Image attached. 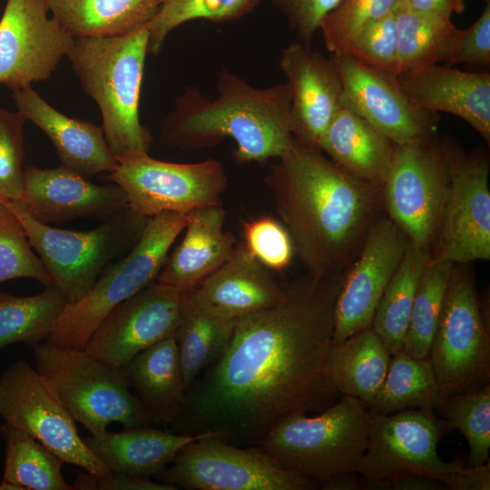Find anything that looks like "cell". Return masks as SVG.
Listing matches in <instances>:
<instances>
[{
	"instance_id": "obj_2",
	"label": "cell",
	"mask_w": 490,
	"mask_h": 490,
	"mask_svg": "<svg viewBox=\"0 0 490 490\" xmlns=\"http://www.w3.org/2000/svg\"><path fill=\"white\" fill-rule=\"evenodd\" d=\"M264 181L295 255L313 276L347 270L385 213L382 188L349 174L318 148L294 137Z\"/></svg>"
},
{
	"instance_id": "obj_33",
	"label": "cell",
	"mask_w": 490,
	"mask_h": 490,
	"mask_svg": "<svg viewBox=\"0 0 490 490\" xmlns=\"http://www.w3.org/2000/svg\"><path fill=\"white\" fill-rule=\"evenodd\" d=\"M442 399L429 357L414 358L402 348L392 355L384 383L368 409L379 414L411 408L436 411Z\"/></svg>"
},
{
	"instance_id": "obj_6",
	"label": "cell",
	"mask_w": 490,
	"mask_h": 490,
	"mask_svg": "<svg viewBox=\"0 0 490 490\" xmlns=\"http://www.w3.org/2000/svg\"><path fill=\"white\" fill-rule=\"evenodd\" d=\"M5 203L20 220L52 284L68 303L82 299L101 274L133 247L149 219L128 206L100 226L79 231L35 220L20 201Z\"/></svg>"
},
{
	"instance_id": "obj_18",
	"label": "cell",
	"mask_w": 490,
	"mask_h": 490,
	"mask_svg": "<svg viewBox=\"0 0 490 490\" xmlns=\"http://www.w3.org/2000/svg\"><path fill=\"white\" fill-rule=\"evenodd\" d=\"M407 242L402 230L385 213L374 223L338 290L332 341L372 327L379 300Z\"/></svg>"
},
{
	"instance_id": "obj_9",
	"label": "cell",
	"mask_w": 490,
	"mask_h": 490,
	"mask_svg": "<svg viewBox=\"0 0 490 490\" xmlns=\"http://www.w3.org/2000/svg\"><path fill=\"white\" fill-rule=\"evenodd\" d=\"M436 411L411 408L391 414L370 412L367 449L358 465L361 486L386 490L396 477L421 474L459 490L466 466L444 461L437 453L440 439L451 428Z\"/></svg>"
},
{
	"instance_id": "obj_23",
	"label": "cell",
	"mask_w": 490,
	"mask_h": 490,
	"mask_svg": "<svg viewBox=\"0 0 490 490\" xmlns=\"http://www.w3.org/2000/svg\"><path fill=\"white\" fill-rule=\"evenodd\" d=\"M16 109L51 140L62 165L86 178L112 172L117 159L102 127L57 111L28 85L12 91Z\"/></svg>"
},
{
	"instance_id": "obj_42",
	"label": "cell",
	"mask_w": 490,
	"mask_h": 490,
	"mask_svg": "<svg viewBox=\"0 0 490 490\" xmlns=\"http://www.w3.org/2000/svg\"><path fill=\"white\" fill-rule=\"evenodd\" d=\"M242 243L270 271H282L295 255L290 236L280 222L270 215H260L241 221Z\"/></svg>"
},
{
	"instance_id": "obj_31",
	"label": "cell",
	"mask_w": 490,
	"mask_h": 490,
	"mask_svg": "<svg viewBox=\"0 0 490 490\" xmlns=\"http://www.w3.org/2000/svg\"><path fill=\"white\" fill-rule=\"evenodd\" d=\"M236 321L199 301L192 294L174 334L186 390L224 353Z\"/></svg>"
},
{
	"instance_id": "obj_5",
	"label": "cell",
	"mask_w": 490,
	"mask_h": 490,
	"mask_svg": "<svg viewBox=\"0 0 490 490\" xmlns=\"http://www.w3.org/2000/svg\"><path fill=\"white\" fill-rule=\"evenodd\" d=\"M370 412L358 398L341 396L314 416L299 413L278 423L257 446L279 467L318 485L357 472L367 449Z\"/></svg>"
},
{
	"instance_id": "obj_25",
	"label": "cell",
	"mask_w": 490,
	"mask_h": 490,
	"mask_svg": "<svg viewBox=\"0 0 490 490\" xmlns=\"http://www.w3.org/2000/svg\"><path fill=\"white\" fill-rule=\"evenodd\" d=\"M193 296L238 319L278 304L284 296V287L241 241L230 257L195 288Z\"/></svg>"
},
{
	"instance_id": "obj_32",
	"label": "cell",
	"mask_w": 490,
	"mask_h": 490,
	"mask_svg": "<svg viewBox=\"0 0 490 490\" xmlns=\"http://www.w3.org/2000/svg\"><path fill=\"white\" fill-rule=\"evenodd\" d=\"M431 257L429 249L407 242L379 300L372 328L391 355L403 348L417 286Z\"/></svg>"
},
{
	"instance_id": "obj_7",
	"label": "cell",
	"mask_w": 490,
	"mask_h": 490,
	"mask_svg": "<svg viewBox=\"0 0 490 490\" xmlns=\"http://www.w3.org/2000/svg\"><path fill=\"white\" fill-rule=\"evenodd\" d=\"M187 223V213L166 211L148 219L133 247L111 264L79 300L67 303L45 340L84 349L103 319L119 304L155 281L169 251Z\"/></svg>"
},
{
	"instance_id": "obj_11",
	"label": "cell",
	"mask_w": 490,
	"mask_h": 490,
	"mask_svg": "<svg viewBox=\"0 0 490 490\" xmlns=\"http://www.w3.org/2000/svg\"><path fill=\"white\" fill-rule=\"evenodd\" d=\"M449 186L446 141L436 134L396 144L382 186L385 214L408 242L432 252Z\"/></svg>"
},
{
	"instance_id": "obj_34",
	"label": "cell",
	"mask_w": 490,
	"mask_h": 490,
	"mask_svg": "<svg viewBox=\"0 0 490 490\" xmlns=\"http://www.w3.org/2000/svg\"><path fill=\"white\" fill-rule=\"evenodd\" d=\"M398 74L437 64L454 52L461 29L451 19L412 11L396 10Z\"/></svg>"
},
{
	"instance_id": "obj_1",
	"label": "cell",
	"mask_w": 490,
	"mask_h": 490,
	"mask_svg": "<svg viewBox=\"0 0 490 490\" xmlns=\"http://www.w3.org/2000/svg\"><path fill=\"white\" fill-rule=\"evenodd\" d=\"M346 271L306 273L283 284L278 304L238 318L224 353L186 390L170 431L257 446L287 416L333 405L339 394L328 355Z\"/></svg>"
},
{
	"instance_id": "obj_19",
	"label": "cell",
	"mask_w": 490,
	"mask_h": 490,
	"mask_svg": "<svg viewBox=\"0 0 490 490\" xmlns=\"http://www.w3.org/2000/svg\"><path fill=\"white\" fill-rule=\"evenodd\" d=\"M341 84L342 101L396 144L435 133L437 113L415 106L397 75L372 68L348 54H331Z\"/></svg>"
},
{
	"instance_id": "obj_20",
	"label": "cell",
	"mask_w": 490,
	"mask_h": 490,
	"mask_svg": "<svg viewBox=\"0 0 490 490\" xmlns=\"http://www.w3.org/2000/svg\"><path fill=\"white\" fill-rule=\"evenodd\" d=\"M279 68L290 93L292 135L317 147L342 103V84L337 65L329 56L302 42L289 44Z\"/></svg>"
},
{
	"instance_id": "obj_27",
	"label": "cell",
	"mask_w": 490,
	"mask_h": 490,
	"mask_svg": "<svg viewBox=\"0 0 490 490\" xmlns=\"http://www.w3.org/2000/svg\"><path fill=\"white\" fill-rule=\"evenodd\" d=\"M396 143L343 101L318 148L349 174L382 188Z\"/></svg>"
},
{
	"instance_id": "obj_4",
	"label": "cell",
	"mask_w": 490,
	"mask_h": 490,
	"mask_svg": "<svg viewBox=\"0 0 490 490\" xmlns=\"http://www.w3.org/2000/svg\"><path fill=\"white\" fill-rule=\"evenodd\" d=\"M148 43L145 25L122 35L74 38L67 54L83 92L100 109L103 134L116 159L148 152L152 142L139 117Z\"/></svg>"
},
{
	"instance_id": "obj_24",
	"label": "cell",
	"mask_w": 490,
	"mask_h": 490,
	"mask_svg": "<svg viewBox=\"0 0 490 490\" xmlns=\"http://www.w3.org/2000/svg\"><path fill=\"white\" fill-rule=\"evenodd\" d=\"M226 213L221 204L187 213L184 236L168 254L154 282L191 290L232 254L235 237L224 230Z\"/></svg>"
},
{
	"instance_id": "obj_21",
	"label": "cell",
	"mask_w": 490,
	"mask_h": 490,
	"mask_svg": "<svg viewBox=\"0 0 490 490\" xmlns=\"http://www.w3.org/2000/svg\"><path fill=\"white\" fill-rule=\"evenodd\" d=\"M20 202L35 220L50 225L85 217H109L128 207L126 195L118 185L93 183L64 165L24 167Z\"/></svg>"
},
{
	"instance_id": "obj_37",
	"label": "cell",
	"mask_w": 490,
	"mask_h": 490,
	"mask_svg": "<svg viewBox=\"0 0 490 490\" xmlns=\"http://www.w3.org/2000/svg\"><path fill=\"white\" fill-rule=\"evenodd\" d=\"M454 264L431 257L416 292L403 349L414 358L429 355Z\"/></svg>"
},
{
	"instance_id": "obj_39",
	"label": "cell",
	"mask_w": 490,
	"mask_h": 490,
	"mask_svg": "<svg viewBox=\"0 0 490 490\" xmlns=\"http://www.w3.org/2000/svg\"><path fill=\"white\" fill-rule=\"evenodd\" d=\"M451 428L458 429L469 447V466L489 461L490 384L475 391L444 397L436 410Z\"/></svg>"
},
{
	"instance_id": "obj_29",
	"label": "cell",
	"mask_w": 490,
	"mask_h": 490,
	"mask_svg": "<svg viewBox=\"0 0 490 490\" xmlns=\"http://www.w3.org/2000/svg\"><path fill=\"white\" fill-rule=\"evenodd\" d=\"M392 355L372 327L332 341L328 370L339 396L359 399L368 408L386 378Z\"/></svg>"
},
{
	"instance_id": "obj_44",
	"label": "cell",
	"mask_w": 490,
	"mask_h": 490,
	"mask_svg": "<svg viewBox=\"0 0 490 490\" xmlns=\"http://www.w3.org/2000/svg\"><path fill=\"white\" fill-rule=\"evenodd\" d=\"M345 54L372 68L397 75L396 11L364 28Z\"/></svg>"
},
{
	"instance_id": "obj_45",
	"label": "cell",
	"mask_w": 490,
	"mask_h": 490,
	"mask_svg": "<svg viewBox=\"0 0 490 490\" xmlns=\"http://www.w3.org/2000/svg\"><path fill=\"white\" fill-rule=\"evenodd\" d=\"M286 17L299 41L309 44L323 17L340 0H270Z\"/></svg>"
},
{
	"instance_id": "obj_17",
	"label": "cell",
	"mask_w": 490,
	"mask_h": 490,
	"mask_svg": "<svg viewBox=\"0 0 490 490\" xmlns=\"http://www.w3.org/2000/svg\"><path fill=\"white\" fill-rule=\"evenodd\" d=\"M45 0H7L0 19V84L12 91L48 79L74 37L51 15Z\"/></svg>"
},
{
	"instance_id": "obj_10",
	"label": "cell",
	"mask_w": 490,
	"mask_h": 490,
	"mask_svg": "<svg viewBox=\"0 0 490 490\" xmlns=\"http://www.w3.org/2000/svg\"><path fill=\"white\" fill-rule=\"evenodd\" d=\"M466 264H455L429 358L443 398L490 384V328Z\"/></svg>"
},
{
	"instance_id": "obj_40",
	"label": "cell",
	"mask_w": 490,
	"mask_h": 490,
	"mask_svg": "<svg viewBox=\"0 0 490 490\" xmlns=\"http://www.w3.org/2000/svg\"><path fill=\"white\" fill-rule=\"evenodd\" d=\"M400 0H340L321 20L326 48L331 54H345L367 26L396 11Z\"/></svg>"
},
{
	"instance_id": "obj_16",
	"label": "cell",
	"mask_w": 490,
	"mask_h": 490,
	"mask_svg": "<svg viewBox=\"0 0 490 490\" xmlns=\"http://www.w3.org/2000/svg\"><path fill=\"white\" fill-rule=\"evenodd\" d=\"M194 289L152 282L115 307L95 328L84 350L112 368H122L141 351L174 337Z\"/></svg>"
},
{
	"instance_id": "obj_46",
	"label": "cell",
	"mask_w": 490,
	"mask_h": 490,
	"mask_svg": "<svg viewBox=\"0 0 490 490\" xmlns=\"http://www.w3.org/2000/svg\"><path fill=\"white\" fill-rule=\"evenodd\" d=\"M490 63V1L468 28L461 30L457 44L445 64L450 67L457 64Z\"/></svg>"
},
{
	"instance_id": "obj_41",
	"label": "cell",
	"mask_w": 490,
	"mask_h": 490,
	"mask_svg": "<svg viewBox=\"0 0 490 490\" xmlns=\"http://www.w3.org/2000/svg\"><path fill=\"white\" fill-rule=\"evenodd\" d=\"M17 278L34 279L44 287L52 285L20 220L5 202H0V283Z\"/></svg>"
},
{
	"instance_id": "obj_12",
	"label": "cell",
	"mask_w": 490,
	"mask_h": 490,
	"mask_svg": "<svg viewBox=\"0 0 490 490\" xmlns=\"http://www.w3.org/2000/svg\"><path fill=\"white\" fill-rule=\"evenodd\" d=\"M105 179L125 193L128 206L145 218L172 211L183 212L221 204L228 178L220 162L208 159L192 163L156 160L148 152L117 158Z\"/></svg>"
},
{
	"instance_id": "obj_38",
	"label": "cell",
	"mask_w": 490,
	"mask_h": 490,
	"mask_svg": "<svg viewBox=\"0 0 490 490\" xmlns=\"http://www.w3.org/2000/svg\"><path fill=\"white\" fill-rule=\"evenodd\" d=\"M261 0H159V9L148 24V52L157 55L168 34L197 19L228 22L250 13Z\"/></svg>"
},
{
	"instance_id": "obj_47",
	"label": "cell",
	"mask_w": 490,
	"mask_h": 490,
	"mask_svg": "<svg viewBox=\"0 0 490 490\" xmlns=\"http://www.w3.org/2000/svg\"><path fill=\"white\" fill-rule=\"evenodd\" d=\"M74 489L83 490H176L169 484L153 481L148 476L109 472L96 476L87 472L79 474Z\"/></svg>"
},
{
	"instance_id": "obj_8",
	"label": "cell",
	"mask_w": 490,
	"mask_h": 490,
	"mask_svg": "<svg viewBox=\"0 0 490 490\" xmlns=\"http://www.w3.org/2000/svg\"><path fill=\"white\" fill-rule=\"evenodd\" d=\"M35 368L60 401L91 435L116 422L123 428L152 423L132 394L122 368H112L84 349H68L46 341L33 347Z\"/></svg>"
},
{
	"instance_id": "obj_22",
	"label": "cell",
	"mask_w": 490,
	"mask_h": 490,
	"mask_svg": "<svg viewBox=\"0 0 490 490\" xmlns=\"http://www.w3.org/2000/svg\"><path fill=\"white\" fill-rule=\"evenodd\" d=\"M408 100L426 112H445L466 121L490 143V74L431 64L397 74Z\"/></svg>"
},
{
	"instance_id": "obj_30",
	"label": "cell",
	"mask_w": 490,
	"mask_h": 490,
	"mask_svg": "<svg viewBox=\"0 0 490 490\" xmlns=\"http://www.w3.org/2000/svg\"><path fill=\"white\" fill-rule=\"evenodd\" d=\"M50 15L74 38L115 36L148 25L159 0H45Z\"/></svg>"
},
{
	"instance_id": "obj_26",
	"label": "cell",
	"mask_w": 490,
	"mask_h": 490,
	"mask_svg": "<svg viewBox=\"0 0 490 490\" xmlns=\"http://www.w3.org/2000/svg\"><path fill=\"white\" fill-rule=\"evenodd\" d=\"M209 435L215 436L212 432L178 434L150 426L105 430L83 439L110 472L151 477L170 466L183 446Z\"/></svg>"
},
{
	"instance_id": "obj_13",
	"label": "cell",
	"mask_w": 490,
	"mask_h": 490,
	"mask_svg": "<svg viewBox=\"0 0 490 490\" xmlns=\"http://www.w3.org/2000/svg\"><path fill=\"white\" fill-rule=\"evenodd\" d=\"M158 481L189 490H310L312 480L279 467L259 446H240L213 435L189 443Z\"/></svg>"
},
{
	"instance_id": "obj_36",
	"label": "cell",
	"mask_w": 490,
	"mask_h": 490,
	"mask_svg": "<svg viewBox=\"0 0 490 490\" xmlns=\"http://www.w3.org/2000/svg\"><path fill=\"white\" fill-rule=\"evenodd\" d=\"M5 443L3 479L21 490H72L62 473L64 464L54 453L25 432L0 425Z\"/></svg>"
},
{
	"instance_id": "obj_14",
	"label": "cell",
	"mask_w": 490,
	"mask_h": 490,
	"mask_svg": "<svg viewBox=\"0 0 490 490\" xmlns=\"http://www.w3.org/2000/svg\"><path fill=\"white\" fill-rule=\"evenodd\" d=\"M0 417L65 464L96 476L110 472L81 437L76 421L46 378L26 361H15L0 377Z\"/></svg>"
},
{
	"instance_id": "obj_43",
	"label": "cell",
	"mask_w": 490,
	"mask_h": 490,
	"mask_svg": "<svg viewBox=\"0 0 490 490\" xmlns=\"http://www.w3.org/2000/svg\"><path fill=\"white\" fill-rule=\"evenodd\" d=\"M24 115L0 108V202L20 201L24 181Z\"/></svg>"
},
{
	"instance_id": "obj_50",
	"label": "cell",
	"mask_w": 490,
	"mask_h": 490,
	"mask_svg": "<svg viewBox=\"0 0 490 490\" xmlns=\"http://www.w3.org/2000/svg\"><path fill=\"white\" fill-rule=\"evenodd\" d=\"M319 485L324 490H357L361 488V479L358 472H344L326 478Z\"/></svg>"
},
{
	"instance_id": "obj_51",
	"label": "cell",
	"mask_w": 490,
	"mask_h": 490,
	"mask_svg": "<svg viewBox=\"0 0 490 490\" xmlns=\"http://www.w3.org/2000/svg\"><path fill=\"white\" fill-rule=\"evenodd\" d=\"M484 1L488 2V1H490V0H484Z\"/></svg>"
},
{
	"instance_id": "obj_49",
	"label": "cell",
	"mask_w": 490,
	"mask_h": 490,
	"mask_svg": "<svg viewBox=\"0 0 490 490\" xmlns=\"http://www.w3.org/2000/svg\"><path fill=\"white\" fill-rule=\"evenodd\" d=\"M442 490L447 489L439 480L421 475L405 474L393 479L386 487V490Z\"/></svg>"
},
{
	"instance_id": "obj_15",
	"label": "cell",
	"mask_w": 490,
	"mask_h": 490,
	"mask_svg": "<svg viewBox=\"0 0 490 490\" xmlns=\"http://www.w3.org/2000/svg\"><path fill=\"white\" fill-rule=\"evenodd\" d=\"M449 186L432 257L452 264L490 260L489 160L446 141Z\"/></svg>"
},
{
	"instance_id": "obj_35",
	"label": "cell",
	"mask_w": 490,
	"mask_h": 490,
	"mask_svg": "<svg viewBox=\"0 0 490 490\" xmlns=\"http://www.w3.org/2000/svg\"><path fill=\"white\" fill-rule=\"evenodd\" d=\"M67 303L53 284L27 297L14 296L0 289V349L14 343L34 347L45 341Z\"/></svg>"
},
{
	"instance_id": "obj_3",
	"label": "cell",
	"mask_w": 490,
	"mask_h": 490,
	"mask_svg": "<svg viewBox=\"0 0 490 490\" xmlns=\"http://www.w3.org/2000/svg\"><path fill=\"white\" fill-rule=\"evenodd\" d=\"M216 89L217 96L210 98L187 88L162 122V142L191 151L230 138L239 163H263L281 156L293 138L288 85L255 87L223 69Z\"/></svg>"
},
{
	"instance_id": "obj_48",
	"label": "cell",
	"mask_w": 490,
	"mask_h": 490,
	"mask_svg": "<svg viewBox=\"0 0 490 490\" xmlns=\"http://www.w3.org/2000/svg\"><path fill=\"white\" fill-rule=\"evenodd\" d=\"M466 0H400L399 5L412 11L451 19L466 8Z\"/></svg>"
},
{
	"instance_id": "obj_28",
	"label": "cell",
	"mask_w": 490,
	"mask_h": 490,
	"mask_svg": "<svg viewBox=\"0 0 490 490\" xmlns=\"http://www.w3.org/2000/svg\"><path fill=\"white\" fill-rule=\"evenodd\" d=\"M121 368L152 426L169 425L186 392L174 337L141 351Z\"/></svg>"
}]
</instances>
